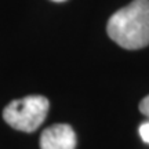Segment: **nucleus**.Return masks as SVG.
Masks as SVG:
<instances>
[{
    "mask_svg": "<svg viewBox=\"0 0 149 149\" xmlns=\"http://www.w3.org/2000/svg\"><path fill=\"white\" fill-rule=\"evenodd\" d=\"M108 36L126 50H138L149 44V0H133L117 10L107 25Z\"/></svg>",
    "mask_w": 149,
    "mask_h": 149,
    "instance_id": "f257e3e1",
    "label": "nucleus"
},
{
    "mask_svg": "<svg viewBox=\"0 0 149 149\" xmlns=\"http://www.w3.org/2000/svg\"><path fill=\"white\" fill-rule=\"evenodd\" d=\"M50 102L43 95H28L10 102L3 111V119L10 127L33 133L42 126L48 113Z\"/></svg>",
    "mask_w": 149,
    "mask_h": 149,
    "instance_id": "f03ea898",
    "label": "nucleus"
},
{
    "mask_svg": "<svg viewBox=\"0 0 149 149\" xmlns=\"http://www.w3.org/2000/svg\"><path fill=\"white\" fill-rule=\"evenodd\" d=\"M40 149H76V133L69 124H54L40 135Z\"/></svg>",
    "mask_w": 149,
    "mask_h": 149,
    "instance_id": "7ed1b4c3",
    "label": "nucleus"
},
{
    "mask_svg": "<svg viewBox=\"0 0 149 149\" xmlns=\"http://www.w3.org/2000/svg\"><path fill=\"white\" fill-rule=\"evenodd\" d=\"M139 135H141V138L144 139L146 144H149V122L144 123V124L139 127Z\"/></svg>",
    "mask_w": 149,
    "mask_h": 149,
    "instance_id": "20e7f679",
    "label": "nucleus"
},
{
    "mask_svg": "<svg viewBox=\"0 0 149 149\" xmlns=\"http://www.w3.org/2000/svg\"><path fill=\"white\" fill-rule=\"evenodd\" d=\"M139 112L149 117V95H146L142 101L139 102Z\"/></svg>",
    "mask_w": 149,
    "mask_h": 149,
    "instance_id": "39448f33",
    "label": "nucleus"
},
{
    "mask_svg": "<svg viewBox=\"0 0 149 149\" xmlns=\"http://www.w3.org/2000/svg\"><path fill=\"white\" fill-rule=\"evenodd\" d=\"M53 1H58L59 3V1H65V0H53Z\"/></svg>",
    "mask_w": 149,
    "mask_h": 149,
    "instance_id": "423d86ee",
    "label": "nucleus"
}]
</instances>
